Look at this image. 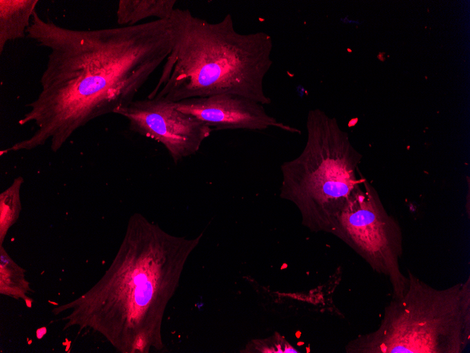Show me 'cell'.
I'll return each mask as SVG.
<instances>
[{"instance_id":"obj_1","label":"cell","mask_w":470,"mask_h":353,"mask_svg":"<svg viewBox=\"0 0 470 353\" xmlns=\"http://www.w3.org/2000/svg\"><path fill=\"white\" fill-rule=\"evenodd\" d=\"M26 37L49 49L40 91L18 121L32 123L35 130L1 156L48 142L57 152L92 120L129 105L170 54L176 25L172 16L132 26L75 30L44 20L35 11Z\"/></svg>"},{"instance_id":"obj_2","label":"cell","mask_w":470,"mask_h":353,"mask_svg":"<svg viewBox=\"0 0 470 353\" xmlns=\"http://www.w3.org/2000/svg\"><path fill=\"white\" fill-rule=\"evenodd\" d=\"M176 39L161 75L147 98L177 102L220 94L240 95L262 105L265 78L273 61L267 32L240 33L231 14L217 23L175 8Z\"/></svg>"},{"instance_id":"obj_3","label":"cell","mask_w":470,"mask_h":353,"mask_svg":"<svg viewBox=\"0 0 470 353\" xmlns=\"http://www.w3.org/2000/svg\"><path fill=\"white\" fill-rule=\"evenodd\" d=\"M407 289L385 306L376 330L350 353H462L470 342V279L438 289L407 271Z\"/></svg>"},{"instance_id":"obj_4","label":"cell","mask_w":470,"mask_h":353,"mask_svg":"<svg viewBox=\"0 0 470 353\" xmlns=\"http://www.w3.org/2000/svg\"><path fill=\"white\" fill-rule=\"evenodd\" d=\"M302 152L280 167L281 198L294 204L312 232L332 233L336 218L364 176L362 155L335 118L319 109L308 112Z\"/></svg>"},{"instance_id":"obj_5","label":"cell","mask_w":470,"mask_h":353,"mask_svg":"<svg viewBox=\"0 0 470 353\" xmlns=\"http://www.w3.org/2000/svg\"><path fill=\"white\" fill-rule=\"evenodd\" d=\"M331 234L351 247L373 271L388 279L392 298L402 296L408 278L400 264L403 254L402 230L365 178L341 209Z\"/></svg>"},{"instance_id":"obj_6","label":"cell","mask_w":470,"mask_h":353,"mask_svg":"<svg viewBox=\"0 0 470 353\" xmlns=\"http://www.w3.org/2000/svg\"><path fill=\"white\" fill-rule=\"evenodd\" d=\"M115 114L128 120L132 132L162 144L175 163L195 154L212 131L200 120L177 110L172 101L162 99L134 100Z\"/></svg>"},{"instance_id":"obj_7","label":"cell","mask_w":470,"mask_h":353,"mask_svg":"<svg viewBox=\"0 0 470 353\" xmlns=\"http://www.w3.org/2000/svg\"><path fill=\"white\" fill-rule=\"evenodd\" d=\"M174 107L217 130H264L274 127L298 133L300 130L270 116L260 103L234 94H220L173 102Z\"/></svg>"},{"instance_id":"obj_8","label":"cell","mask_w":470,"mask_h":353,"mask_svg":"<svg viewBox=\"0 0 470 353\" xmlns=\"http://www.w3.org/2000/svg\"><path fill=\"white\" fill-rule=\"evenodd\" d=\"M38 0H0V54L6 44L26 37Z\"/></svg>"},{"instance_id":"obj_9","label":"cell","mask_w":470,"mask_h":353,"mask_svg":"<svg viewBox=\"0 0 470 353\" xmlns=\"http://www.w3.org/2000/svg\"><path fill=\"white\" fill-rule=\"evenodd\" d=\"M175 0H120L116 11L121 27L135 25L149 18L168 20L175 9Z\"/></svg>"},{"instance_id":"obj_10","label":"cell","mask_w":470,"mask_h":353,"mask_svg":"<svg viewBox=\"0 0 470 353\" xmlns=\"http://www.w3.org/2000/svg\"><path fill=\"white\" fill-rule=\"evenodd\" d=\"M24 182L21 176L15 178L11 185L0 194L1 204V242L18 218L20 209V192Z\"/></svg>"}]
</instances>
